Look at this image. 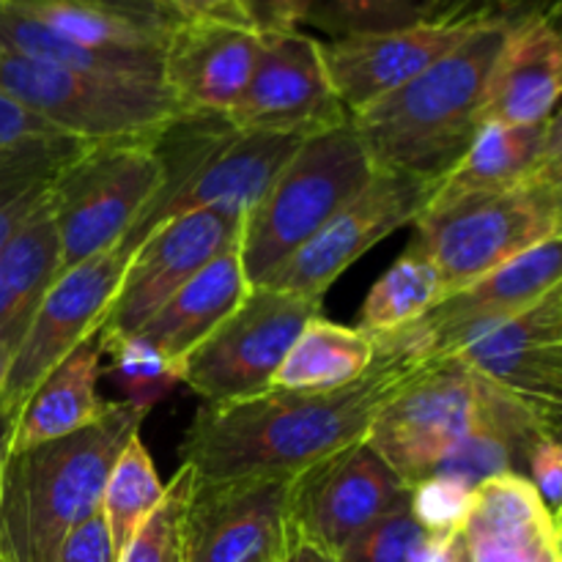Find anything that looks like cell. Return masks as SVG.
Wrapping results in <instances>:
<instances>
[{"label":"cell","mask_w":562,"mask_h":562,"mask_svg":"<svg viewBox=\"0 0 562 562\" xmlns=\"http://www.w3.org/2000/svg\"><path fill=\"white\" fill-rule=\"evenodd\" d=\"M428 360L376 351L357 382L335 390H274L225 404H203L184 431L181 467L198 481L291 477L366 439L382 406Z\"/></svg>","instance_id":"1"},{"label":"cell","mask_w":562,"mask_h":562,"mask_svg":"<svg viewBox=\"0 0 562 562\" xmlns=\"http://www.w3.org/2000/svg\"><path fill=\"white\" fill-rule=\"evenodd\" d=\"M146 406L110 401L91 426L5 456L0 472V558L53 562L64 538L102 510L115 459L146 417Z\"/></svg>","instance_id":"2"},{"label":"cell","mask_w":562,"mask_h":562,"mask_svg":"<svg viewBox=\"0 0 562 562\" xmlns=\"http://www.w3.org/2000/svg\"><path fill=\"white\" fill-rule=\"evenodd\" d=\"M505 33V25H477L398 91L349 115L373 168L439 181L464 157L483 126L488 71Z\"/></svg>","instance_id":"3"},{"label":"cell","mask_w":562,"mask_h":562,"mask_svg":"<svg viewBox=\"0 0 562 562\" xmlns=\"http://www.w3.org/2000/svg\"><path fill=\"white\" fill-rule=\"evenodd\" d=\"M488 426L532 442L560 437L558 412L516 398L456 357H434L373 417L366 442L412 488L431 475L445 453Z\"/></svg>","instance_id":"4"},{"label":"cell","mask_w":562,"mask_h":562,"mask_svg":"<svg viewBox=\"0 0 562 562\" xmlns=\"http://www.w3.org/2000/svg\"><path fill=\"white\" fill-rule=\"evenodd\" d=\"M376 176L360 135L346 124L305 137L267 195L245 214L239 234L247 280H267Z\"/></svg>","instance_id":"5"},{"label":"cell","mask_w":562,"mask_h":562,"mask_svg":"<svg viewBox=\"0 0 562 562\" xmlns=\"http://www.w3.org/2000/svg\"><path fill=\"white\" fill-rule=\"evenodd\" d=\"M412 225L417 228L412 247L434 263L448 296L560 236L562 176L423 206Z\"/></svg>","instance_id":"6"},{"label":"cell","mask_w":562,"mask_h":562,"mask_svg":"<svg viewBox=\"0 0 562 562\" xmlns=\"http://www.w3.org/2000/svg\"><path fill=\"white\" fill-rule=\"evenodd\" d=\"M157 135L91 143L49 187L60 272L119 245L165 181Z\"/></svg>","instance_id":"7"},{"label":"cell","mask_w":562,"mask_h":562,"mask_svg":"<svg viewBox=\"0 0 562 562\" xmlns=\"http://www.w3.org/2000/svg\"><path fill=\"white\" fill-rule=\"evenodd\" d=\"M0 93L64 135L102 143L148 137L184 115L162 80L86 75L0 49Z\"/></svg>","instance_id":"8"},{"label":"cell","mask_w":562,"mask_h":562,"mask_svg":"<svg viewBox=\"0 0 562 562\" xmlns=\"http://www.w3.org/2000/svg\"><path fill=\"white\" fill-rule=\"evenodd\" d=\"M322 300L252 285L247 300L181 362L179 382L206 404L261 395Z\"/></svg>","instance_id":"9"},{"label":"cell","mask_w":562,"mask_h":562,"mask_svg":"<svg viewBox=\"0 0 562 562\" xmlns=\"http://www.w3.org/2000/svg\"><path fill=\"white\" fill-rule=\"evenodd\" d=\"M409 492L393 467L360 439L291 475L289 530L338 554L371 521L409 503Z\"/></svg>","instance_id":"10"},{"label":"cell","mask_w":562,"mask_h":562,"mask_svg":"<svg viewBox=\"0 0 562 562\" xmlns=\"http://www.w3.org/2000/svg\"><path fill=\"white\" fill-rule=\"evenodd\" d=\"M437 181L406 173L376 170L366 190L346 203L327 225L316 231L296 252H291L267 280L274 291L324 300L329 285L357 258L404 225L415 223Z\"/></svg>","instance_id":"11"},{"label":"cell","mask_w":562,"mask_h":562,"mask_svg":"<svg viewBox=\"0 0 562 562\" xmlns=\"http://www.w3.org/2000/svg\"><path fill=\"white\" fill-rule=\"evenodd\" d=\"M132 252H135V245L130 239H121L110 250L99 252L55 278L11 357L0 398L22 409L36 384L71 349H77L88 335L102 327Z\"/></svg>","instance_id":"12"},{"label":"cell","mask_w":562,"mask_h":562,"mask_svg":"<svg viewBox=\"0 0 562 562\" xmlns=\"http://www.w3.org/2000/svg\"><path fill=\"white\" fill-rule=\"evenodd\" d=\"M239 234L241 217L214 209H198L159 223L126 263L119 291L99 327L102 346L135 335L192 274L239 241Z\"/></svg>","instance_id":"13"},{"label":"cell","mask_w":562,"mask_h":562,"mask_svg":"<svg viewBox=\"0 0 562 562\" xmlns=\"http://www.w3.org/2000/svg\"><path fill=\"white\" fill-rule=\"evenodd\" d=\"M241 132L311 137L349 121L324 71L318 38L302 31L261 33L245 91L225 113Z\"/></svg>","instance_id":"14"},{"label":"cell","mask_w":562,"mask_h":562,"mask_svg":"<svg viewBox=\"0 0 562 562\" xmlns=\"http://www.w3.org/2000/svg\"><path fill=\"white\" fill-rule=\"evenodd\" d=\"M291 477L198 481L184 503V562H278L289 538Z\"/></svg>","instance_id":"15"},{"label":"cell","mask_w":562,"mask_h":562,"mask_svg":"<svg viewBox=\"0 0 562 562\" xmlns=\"http://www.w3.org/2000/svg\"><path fill=\"white\" fill-rule=\"evenodd\" d=\"M442 357L547 412H562V285L514 316L467 329Z\"/></svg>","instance_id":"16"},{"label":"cell","mask_w":562,"mask_h":562,"mask_svg":"<svg viewBox=\"0 0 562 562\" xmlns=\"http://www.w3.org/2000/svg\"><path fill=\"white\" fill-rule=\"evenodd\" d=\"M562 241L560 236L521 252L514 261L483 274L475 283L439 300L426 316L401 333L373 338L376 351H401L415 360L442 357L467 329L497 322L525 311L532 302L560 285Z\"/></svg>","instance_id":"17"},{"label":"cell","mask_w":562,"mask_h":562,"mask_svg":"<svg viewBox=\"0 0 562 562\" xmlns=\"http://www.w3.org/2000/svg\"><path fill=\"white\" fill-rule=\"evenodd\" d=\"M472 31L475 27L470 25L417 22V25L395 27V31L327 38V42H318V53H322L333 93L351 115L387 93L398 91L434 60L459 47Z\"/></svg>","instance_id":"18"},{"label":"cell","mask_w":562,"mask_h":562,"mask_svg":"<svg viewBox=\"0 0 562 562\" xmlns=\"http://www.w3.org/2000/svg\"><path fill=\"white\" fill-rule=\"evenodd\" d=\"M261 33L239 22L179 20L162 49V86L187 115H225L245 91Z\"/></svg>","instance_id":"19"},{"label":"cell","mask_w":562,"mask_h":562,"mask_svg":"<svg viewBox=\"0 0 562 562\" xmlns=\"http://www.w3.org/2000/svg\"><path fill=\"white\" fill-rule=\"evenodd\" d=\"M562 93V38L558 14L508 27L488 71L483 124L530 126L558 115Z\"/></svg>","instance_id":"20"},{"label":"cell","mask_w":562,"mask_h":562,"mask_svg":"<svg viewBox=\"0 0 562 562\" xmlns=\"http://www.w3.org/2000/svg\"><path fill=\"white\" fill-rule=\"evenodd\" d=\"M300 143L302 137L241 132L234 126L192 179L176 192L159 223L198 209H214L245 220V214L267 195Z\"/></svg>","instance_id":"21"},{"label":"cell","mask_w":562,"mask_h":562,"mask_svg":"<svg viewBox=\"0 0 562 562\" xmlns=\"http://www.w3.org/2000/svg\"><path fill=\"white\" fill-rule=\"evenodd\" d=\"M538 176H562L560 113L543 124H483L464 157L434 184L426 206L519 187Z\"/></svg>","instance_id":"22"},{"label":"cell","mask_w":562,"mask_h":562,"mask_svg":"<svg viewBox=\"0 0 562 562\" xmlns=\"http://www.w3.org/2000/svg\"><path fill=\"white\" fill-rule=\"evenodd\" d=\"M0 5L86 47L157 58L179 22L154 0H0Z\"/></svg>","instance_id":"23"},{"label":"cell","mask_w":562,"mask_h":562,"mask_svg":"<svg viewBox=\"0 0 562 562\" xmlns=\"http://www.w3.org/2000/svg\"><path fill=\"white\" fill-rule=\"evenodd\" d=\"M252 283L241 267L239 241L192 274L140 329L137 338L159 351L179 371L181 362L247 300Z\"/></svg>","instance_id":"24"},{"label":"cell","mask_w":562,"mask_h":562,"mask_svg":"<svg viewBox=\"0 0 562 562\" xmlns=\"http://www.w3.org/2000/svg\"><path fill=\"white\" fill-rule=\"evenodd\" d=\"M102 355L97 329L36 384L16 415L9 453L80 431L108 412L110 401L99 398L97 393Z\"/></svg>","instance_id":"25"},{"label":"cell","mask_w":562,"mask_h":562,"mask_svg":"<svg viewBox=\"0 0 562 562\" xmlns=\"http://www.w3.org/2000/svg\"><path fill=\"white\" fill-rule=\"evenodd\" d=\"M60 274V245L49 195L0 247V338L22 340L38 302Z\"/></svg>","instance_id":"26"},{"label":"cell","mask_w":562,"mask_h":562,"mask_svg":"<svg viewBox=\"0 0 562 562\" xmlns=\"http://www.w3.org/2000/svg\"><path fill=\"white\" fill-rule=\"evenodd\" d=\"M376 360L371 335L340 327L324 316L311 318L272 379L274 390H335L357 382Z\"/></svg>","instance_id":"27"},{"label":"cell","mask_w":562,"mask_h":562,"mask_svg":"<svg viewBox=\"0 0 562 562\" xmlns=\"http://www.w3.org/2000/svg\"><path fill=\"white\" fill-rule=\"evenodd\" d=\"M0 49L22 55L60 69L86 71V75L130 77V80H162V58L157 55L110 53L77 44L60 33L49 31L42 22L22 16L0 5Z\"/></svg>","instance_id":"28"},{"label":"cell","mask_w":562,"mask_h":562,"mask_svg":"<svg viewBox=\"0 0 562 562\" xmlns=\"http://www.w3.org/2000/svg\"><path fill=\"white\" fill-rule=\"evenodd\" d=\"M461 536L467 541H521L560 547V521L549 516L527 475L505 472L472 488V508Z\"/></svg>","instance_id":"29"},{"label":"cell","mask_w":562,"mask_h":562,"mask_svg":"<svg viewBox=\"0 0 562 562\" xmlns=\"http://www.w3.org/2000/svg\"><path fill=\"white\" fill-rule=\"evenodd\" d=\"M91 140L53 135L22 146L0 162V247L42 209L49 187Z\"/></svg>","instance_id":"30"},{"label":"cell","mask_w":562,"mask_h":562,"mask_svg":"<svg viewBox=\"0 0 562 562\" xmlns=\"http://www.w3.org/2000/svg\"><path fill=\"white\" fill-rule=\"evenodd\" d=\"M442 296L445 285L434 263L409 245L368 291L355 327L371 338L401 333L420 322Z\"/></svg>","instance_id":"31"},{"label":"cell","mask_w":562,"mask_h":562,"mask_svg":"<svg viewBox=\"0 0 562 562\" xmlns=\"http://www.w3.org/2000/svg\"><path fill=\"white\" fill-rule=\"evenodd\" d=\"M162 497L165 486L159 481L151 453L143 445L140 434H135L115 459L102 492V516L108 521L115 558H121L137 527L151 516Z\"/></svg>","instance_id":"32"},{"label":"cell","mask_w":562,"mask_h":562,"mask_svg":"<svg viewBox=\"0 0 562 562\" xmlns=\"http://www.w3.org/2000/svg\"><path fill=\"white\" fill-rule=\"evenodd\" d=\"M431 0H311L305 22L329 38L349 33H373L426 22Z\"/></svg>","instance_id":"33"},{"label":"cell","mask_w":562,"mask_h":562,"mask_svg":"<svg viewBox=\"0 0 562 562\" xmlns=\"http://www.w3.org/2000/svg\"><path fill=\"white\" fill-rule=\"evenodd\" d=\"M192 486V472L179 467L173 481L165 488V497L151 510L146 521L137 527L132 541L121 552L119 562H184V503Z\"/></svg>","instance_id":"34"},{"label":"cell","mask_w":562,"mask_h":562,"mask_svg":"<svg viewBox=\"0 0 562 562\" xmlns=\"http://www.w3.org/2000/svg\"><path fill=\"white\" fill-rule=\"evenodd\" d=\"M104 355H110V371H113L119 387H124L126 401L151 409L170 387L179 382V371L159 355L146 340L130 335V338L113 340L102 346Z\"/></svg>","instance_id":"35"},{"label":"cell","mask_w":562,"mask_h":562,"mask_svg":"<svg viewBox=\"0 0 562 562\" xmlns=\"http://www.w3.org/2000/svg\"><path fill=\"white\" fill-rule=\"evenodd\" d=\"M428 532L417 525L409 503L390 510L357 532L338 554V562H412Z\"/></svg>","instance_id":"36"},{"label":"cell","mask_w":562,"mask_h":562,"mask_svg":"<svg viewBox=\"0 0 562 562\" xmlns=\"http://www.w3.org/2000/svg\"><path fill=\"white\" fill-rule=\"evenodd\" d=\"M409 508L428 536H459L470 519L472 488L450 477L428 475L412 486Z\"/></svg>","instance_id":"37"},{"label":"cell","mask_w":562,"mask_h":562,"mask_svg":"<svg viewBox=\"0 0 562 562\" xmlns=\"http://www.w3.org/2000/svg\"><path fill=\"white\" fill-rule=\"evenodd\" d=\"M560 0H431L426 22L437 25H505L514 27L532 16L558 14Z\"/></svg>","instance_id":"38"},{"label":"cell","mask_w":562,"mask_h":562,"mask_svg":"<svg viewBox=\"0 0 562 562\" xmlns=\"http://www.w3.org/2000/svg\"><path fill=\"white\" fill-rule=\"evenodd\" d=\"M53 135H64V132H58L53 124L22 108L20 102L0 93V162L27 143Z\"/></svg>","instance_id":"39"},{"label":"cell","mask_w":562,"mask_h":562,"mask_svg":"<svg viewBox=\"0 0 562 562\" xmlns=\"http://www.w3.org/2000/svg\"><path fill=\"white\" fill-rule=\"evenodd\" d=\"M53 562H119L102 510L82 521V525H77L64 538Z\"/></svg>","instance_id":"40"},{"label":"cell","mask_w":562,"mask_h":562,"mask_svg":"<svg viewBox=\"0 0 562 562\" xmlns=\"http://www.w3.org/2000/svg\"><path fill=\"white\" fill-rule=\"evenodd\" d=\"M527 481L536 486L538 497H541L543 508L549 510L554 521H560V505H562V448L560 439H543L530 456L527 464Z\"/></svg>","instance_id":"41"},{"label":"cell","mask_w":562,"mask_h":562,"mask_svg":"<svg viewBox=\"0 0 562 562\" xmlns=\"http://www.w3.org/2000/svg\"><path fill=\"white\" fill-rule=\"evenodd\" d=\"M311 0H241L247 25L258 33L300 31Z\"/></svg>","instance_id":"42"},{"label":"cell","mask_w":562,"mask_h":562,"mask_svg":"<svg viewBox=\"0 0 562 562\" xmlns=\"http://www.w3.org/2000/svg\"><path fill=\"white\" fill-rule=\"evenodd\" d=\"M467 552L472 562H558L560 547H543V543L521 541H467Z\"/></svg>","instance_id":"43"},{"label":"cell","mask_w":562,"mask_h":562,"mask_svg":"<svg viewBox=\"0 0 562 562\" xmlns=\"http://www.w3.org/2000/svg\"><path fill=\"white\" fill-rule=\"evenodd\" d=\"M154 3L173 11L179 20H217L247 25L241 0H154Z\"/></svg>","instance_id":"44"},{"label":"cell","mask_w":562,"mask_h":562,"mask_svg":"<svg viewBox=\"0 0 562 562\" xmlns=\"http://www.w3.org/2000/svg\"><path fill=\"white\" fill-rule=\"evenodd\" d=\"M461 543H464L461 532L459 536H428L412 562H459Z\"/></svg>","instance_id":"45"},{"label":"cell","mask_w":562,"mask_h":562,"mask_svg":"<svg viewBox=\"0 0 562 562\" xmlns=\"http://www.w3.org/2000/svg\"><path fill=\"white\" fill-rule=\"evenodd\" d=\"M278 562H338V560H335V554L324 552L322 547H316V543L305 541V538L289 530L285 549H283V554H280Z\"/></svg>","instance_id":"46"},{"label":"cell","mask_w":562,"mask_h":562,"mask_svg":"<svg viewBox=\"0 0 562 562\" xmlns=\"http://www.w3.org/2000/svg\"><path fill=\"white\" fill-rule=\"evenodd\" d=\"M16 415H20V409L11 406L9 401L0 398V472H3L5 456H9V448H11V437H14Z\"/></svg>","instance_id":"47"},{"label":"cell","mask_w":562,"mask_h":562,"mask_svg":"<svg viewBox=\"0 0 562 562\" xmlns=\"http://www.w3.org/2000/svg\"><path fill=\"white\" fill-rule=\"evenodd\" d=\"M16 346H20V340H11V338H0V393H3V384H5V373H9V366H11V357H14Z\"/></svg>","instance_id":"48"},{"label":"cell","mask_w":562,"mask_h":562,"mask_svg":"<svg viewBox=\"0 0 562 562\" xmlns=\"http://www.w3.org/2000/svg\"><path fill=\"white\" fill-rule=\"evenodd\" d=\"M0 562H3V558H0Z\"/></svg>","instance_id":"49"},{"label":"cell","mask_w":562,"mask_h":562,"mask_svg":"<svg viewBox=\"0 0 562 562\" xmlns=\"http://www.w3.org/2000/svg\"><path fill=\"white\" fill-rule=\"evenodd\" d=\"M558 562H560V560H558Z\"/></svg>","instance_id":"50"}]
</instances>
